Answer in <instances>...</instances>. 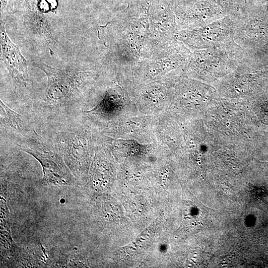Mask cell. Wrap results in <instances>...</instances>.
I'll return each instance as SVG.
<instances>
[{
  "label": "cell",
  "mask_w": 268,
  "mask_h": 268,
  "mask_svg": "<svg viewBox=\"0 0 268 268\" xmlns=\"http://www.w3.org/2000/svg\"><path fill=\"white\" fill-rule=\"evenodd\" d=\"M242 22L226 16L203 26L182 30L178 40L193 50L219 47L234 41Z\"/></svg>",
  "instance_id": "7a4b0ae2"
},
{
  "label": "cell",
  "mask_w": 268,
  "mask_h": 268,
  "mask_svg": "<svg viewBox=\"0 0 268 268\" xmlns=\"http://www.w3.org/2000/svg\"><path fill=\"white\" fill-rule=\"evenodd\" d=\"M244 57L242 48L233 41L219 47L194 50L183 68L192 75L222 74L236 69Z\"/></svg>",
  "instance_id": "6da1fadb"
},
{
  "label": "cell",
  "mask_w": 268,
  "mask_h": 268,
  "mask_svg": "<svg viewBox=\"0 0 268 268\" xmlns=\"http://www.w3.org/2000/svg\"><path fill=\"white\" fill-rule=\"evenodd\" d=\"M10 0H0L1 12L6 11L8 5L10 4Z\"/></svg>",
  "instance_id": "7c38bea8"
},
{
  "label": "cell",
  "mask_w": 268,
  "mask_h": 268,
  "mask_svg": "<svg viewBox=\"0 0 268 268\" xmlns=\"http://www.w3.org/2000/svg\"><path fill=\"white\" fill-rule=\"evenodd\" d=\"M97 138H94L88 128H83L73 132L60 133L57 136V143L59 150L67 160L78 165L90 156Z\"/></svg>",
  "instance_id": "52a82bcc"
},
{
  "label": "cell",
  "mask_w": 268,
  "mask_h": 268,
  "mask_svg": "<svg viewBox=\"0 0 268 268\" xmlns=\"http://www.w3.org/2000/svg\"><path fill=\"white\" fill-rule=\"evenodd\" d=\"M129 96L141 114L157 117L171 105V83L167 78L128 86Z\"/></svg>",
  "instance_id": "277c9868"
},
{
  "label": "cell",
  "mask_w": 268,
  "mask_h": 268,
  "mask_svg": "<svg viewBox=\"0 0 268 268\" xmlns=\"http://www.w3.org/2000/svg\"><path fill=\"white\" fill-rule=\"evenodd\" d=\"M5 21H1L0 46L1 58L14 82L26 86L28 74L27 61L18 46L8 38L4 27Z\"/></svg>",
  "instance_id": "ba28073f"
},
{
  "label": "cell",
  "mask_w": 268,
  "mask_h": 268,
  "mask_svg": "<svg viewBox=\"0 0 268 268\" xmlns=\"http://www.w3.org/2000/svg\"><path fill=\"white\" fill-rule=\"evenodd\" d=\"M84 113L109 125L140 113L131 99L128 89L124 90L116 84L108 87L102 99L93 108Z\"/></svg>",
  "instance_id": "5b68a950"
},
{
  "label": "cell",
  "mask_w": 268,
  "mask_h": 268,
  "mask_svg": "<svg viewBox=\"0 0 268 268\" xmlns=\"http://www.w3.org/2000/svg\"><path fill=\"white\" fill-rule=\"evenodd\" d=\"M0 107L1 125L14 132L22 133L26 131V125L20 114L9 108L1 100Z\"/></svg>",
  "instance_id": "30bf717a"
},
{
  "label": "cell",
  "mask_w": 268,
  "mask_h": 268,
  "mask_svg": "<svg viewBox=\"0 0 268 268\" xmlns=\"http://www.w3.org/2000/svg\"><path fill=\"white\" fill-rule=\"evenodd\" d=\"M157 117L139 114L125 118L109 125L108 136L134 139L142 143L155 142L154 130Z\"/></svg>",
  "instance_id": "8992f818"
},
{
  "label": "cell",
  "mask_w": 268,
  "mask_h": 268,
  "mask_svg": "<svg viewBox=\"0 0 268 268\" xmlns=\"http://www.w3.org/2000/svg\"><path fill=\"white\" fill-rule=\"evenodd\" d=\"M23 150L34 157L40 163L43 173V180L55 185H68L70 175L62 159L51 151L23 148Z\"/></svg>",
  "instance_id": "9c48e42d"
},
{
  "label": "cell",
  "mask_w": 268,
  "mask_h": 268,
  "mask_svg": "<svg viewBox=\"0 0 268 268\" xmlns=\"http://www.w3.org/2000/svg\"><path fill=\"white\" fill-rule=\"evenodd\" d=\"M32 64L46 74L47 95L50 99L55 101L72 97L82 90L94 77L93 74L89 71L56 68L39 60L33 61Z\"/></svg>",
  "instance_id": "3957f363"
},
{
  "label": "cell",
  "mask_w": 268,
  "mask_h": 268,
  "mask_svg": "<svg viewBox=\"0 0 268 268\" xmlns=\"http://www.w3.org/2000/svg\"><path fill=\"white\" fill-rule=\"evenodd\" d=\"M27 17L32 28L42 35L49 44H52L53 38L51 29L48 21L42 12L35 9H30L27 13Z\"/></svg>",
  "instance_id": "8fae6325"
},
{
  "label": "cell",
  "mask_w": 268,
  "mask_h": 268,
  "mask_svg": "<svg viewBox=\"0 0 268 268\" xmlns=\"http://www.w3.org/2000/svg\"><path fill=\"white\" fill-rule=\"evenodd\" d=\"M40 0H26L27 3L29 6V8H32L36 7V5H37L38 2Z\"/></svg>",
  "instance_id": "4fadbf2b"
}]
</instances>
